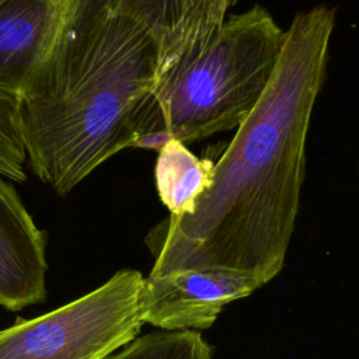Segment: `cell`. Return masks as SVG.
<instances>
[{
  "instance_id": "3",
  "label": "cell",
  "mask_w": 359,
  "mask_h": 359,
  "mask_svg": "<svg viewBox=\"0 0 359 359\" xmlns=\"http://www.w3.org/2000/svg\"><path fill=\"white\" fill-rule=\"evenodd\" d=\"M285 43V29L262 6L226 18L209 46L161 94L147 98L133 147L187 146L236 130L262 98Z\"/></svg>"
},
{
  "instance_id": "7",
  "label": "cell",
  "mask_w": 359,
  "mask_h": 359,
  "mask_svg": "<svg viewBox=\"0 0 359 359\" xmlns=\"http://www.w3.org/2000/svg\"><path fill=\"white\" fill-rule=\"evenodd\" d=\"M46 238L0 175V306L18 311L46 297Z\"/></svg>"
},
{
  "instance_id": "8",
  "label": "cell",
  "mask_w": 359,
  "mask_h": 359,
  "mask_svg": "<svg viewBox=\"0 0 359 359\" xmlns=\"http://www.w3.org/2000/svg\"><path fill=\"white\" fill-rule=\"evenodd\" d=\"M238 0H191L180 22L160 38L158 62L147 98L165 91L215 39Z\"/></svg>"
},
{
  "instance_id": "5",
  "label": "cell",
  "mask_w": 359,
  "mask_h": 359,
  "mask_svg": "<svg viewBox=\"0 0 359 359\" xmlns=\"http://www.w3.org/2000/svg\"><path fill=\"white\" fill-rule=\"evenodd\" d=\"M261 285L226 271L175 269L144 278V323L165 331L206 330L222 309L251 294Z\"/></svg>"
},
{
  "instance_id": "12",
  "label": "cell",
  "mask_w": 359,
  "mask_h": 359,
  "mask_svg": "<svg viewBox=\"0 0 359 359\" xmlns=\"http://www.w3.org/2000/svg\"><path fill=\"white\" fill-rule=\"evenodd\" d=\"M191 0H133L135 10L142 14L160 35L172 29L187 8Z\"/></svg>"
},
{
  "instance_id": "6",
  "label": "cell",
  "mask_w": 359,
  "mask_h": 359,
  "mask_svg": "<svg viewBox=\"0 0 359 359\" xmlns=\"http://www.w3.org/2000/svg\"><path fill=\"white\" fill-rule=\"evenodd\" d=\"M128 0H0V72L18 79L42 65L81 15Z\"/></svg>"
},
{
  "instance_id": "9",
  "label": "cell",
  "mask_w": 359,
  "mask_h": 359,
  "mask_svg": "<svg viewBox=\"0 0 359 359\" xmlns=\"http://www.w3.org/2000/svg\"><path fill=\"white\" fill-rule=\"evenodd\" d=\"M157 151L154 180L160 201L171 216L191 215L212 182L215 161L196 157L177 139L167 140Z\"/></svg>"
},
{
  "instance_id": "1",
  "label": "cell",
  "mask_w": 359,
  "mask_h": 359,
  "mask_svg": "<svg viewBox=\"0 0 359 359\" xmlns=\"http://www.w3.org/2000/svg\"><path fill=\"white\" fill-rule=\"evenodd\" d=\"M335 10L297 13L271 81L213 164L209 188L185 216L150 230V275L175 269L226 271L261 286L285 262L306 172L311 114L325 76Z\"/></svg>"
},
{
  "instance_id": "4",
  "label": "cell",
  "mask_w": 359,
  "mask_h": 359,
  "mask_svg": "<svg viewBox=\"0 0 359 359\" xmlns=\"http://www.w3.org/2000/svg\"><path fill=\"white\" fill-rule=\"evenodd\" d=\"M144 278L122 269L93 292L0 330V359H105L144 324Z\"/></svg>"
},
{
  "instance_id": "2",
  "label": "cell",
  "mask_w": 359,
  "mask_h": 359,
  "mask_svg": "<svg viewBox=\"0 0 359 359\" xmlns=\"http://www.w3.org/2000/svg\"><path fill=\"white\" fill-rule=\"evenodd\" d=\"M160 38L135 8L97 4L22 81L28 163L57 195L133 149L156 79Z\"/></svg>"
},
{
  "instance_id": "11",
  "label": "cell",
  "mask_w": 359,
  "mask_h": 359,
  "mask_svg": "<svg viewBox=\"0 0 359 359\" xmlns=\"http://www.w3.org/2000/svg\"><path fill=\"white\" fill-rule=\"evenodd\" d=\"M105 359H212V351L194 330H161L136 337Z\"/></svg>"
},
{
  "instance_id": "10",
  "label": "cell",
  "mask_w": 359,
  "mask_h": 359,
  "mask_svg": "<svg viewBox=\"0 0 359 359\" xmlns=\"http://www.w3.org/2000/svg\"><path fill=\"white\" fill-rule=\"evenodd\" d=\"M21 102V81L0 72V175L15 182L25 181V164L28 161Z\"/></svg>"
}]
</instances>
